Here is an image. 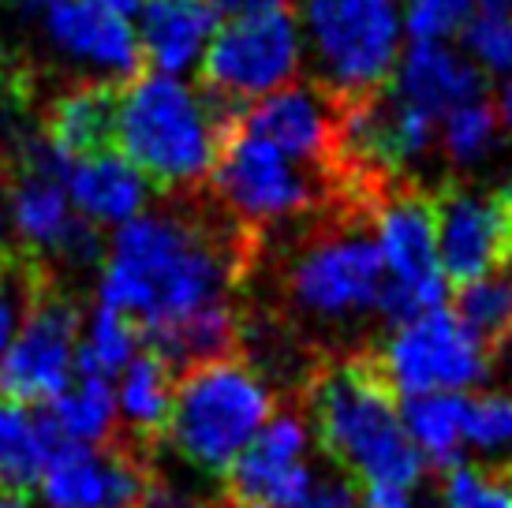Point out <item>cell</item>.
<instances>
[{
  "instance_id": "cell-45",
  "label": "cell",
  "mask_w": 512,
  "mask_h": 508,
  "mask_svg": "<svg viewBox=\"0 0 512 508\" xmlns=\"http://www.w3.org/2000/svg\"><path fill=\"white\" fill-rule=\"evenodd\" d=\"M27 4H38V8H49V4H57V0H27Z\"/></svg>"
},
{
  "instance_id": "cell-29",
  "label": "cell",
  "mask_w": 512,
  "mask_h": 508,
  "mask_svg": "<svg viewBox=\"0 0 512 508\" xmlns=\"http://www.w3.org/2000/svg\"><path fill=\"white\" fill-rule=\"evenodd\" d=\"M53 277L57 273H53V266L45 258L23 251V247L8 251L4 269H0V363H4V355L12 348V340L19 337V329L27 322L38 292Z\"/></svg>"
},
{
  "instance_id": "cell-21",
  "label": "cell",
  "mask_w": 512,
  "mask_h": 508,
  "mask_svg": "<svg viewBox=\"0 0 512 508\" xmlns=\"http://www.w3.org/2000/svg\"><path fill=\"white\" fill-rule=\"evenodd\" d=\"M68 198L75 202L79 217L94 225H128L131 217H139L150 198L139 169L124 154H98L75 161L68 176Z\"/></svg>"
},
{
  "instance_id": "cell-5",
  "label": "cell",
  "mask_w": 512,
  "mask_h": 508,
  "mask_svg": "<svg viewBox=\"0 0 512 508\" xmlns=\"http://www.w3.org/2000/svg\"><path fill=\"white\" fill-rule=\"evenodd\" d=\"M281 396L251 363L228 359L176 378L165 441L202 475H221L236 464L255 434L273 419Z\"/></svg>"
},
{
  "instance_id": "cell-47",
  "label": "cell",
  "mask_w": 512,
  "mask_h": 508,
  "mask_svg": "<svg viewBox=\"0 0 512 508\" xmlns=\"http://www.w3.org/2000/svg\"><path fill=\"white\" fill-rule=\"evenodd\" d=\"M509 269H512V258H509Z\"/></svg>"
},
{
  "instance_id": "cell-44",
  "label": "cell",
  "mask_w": 512,
  "mask_h": 508,
  "mask_svg": "<svg viewBox=\"0 0 512 508\" xmlns=\"http://www.w3.org/2000/svg\"><path fill=\"white\" fill-rule=\"evenodd\" d=\"M101 4H109V8H116V12L131 15V12H139V4H143V0H101Z\"/></svg>"
},
{
  "instance_id": "cell-15",
  "label": "cell",
  "mask_w": 512,
  "mask_h": 508,
  "mask_svg": "<svg viewBox=\"0 0 512 508\" xmlns=\"http://www.w3.org/2000/svg\"><path fill=\"white\" fill-rule=\"evenodd\" d=\"M311 426L303 400H281L273 419L225 471V494L273 508H299L314 486L307 467Z\"/></svg>"
},
{
  "instance_id": "cell-7",
  "label": "cell",
  "mask_w": 512,
  "mask_h": 508,
  "mask_svg": "<svg viewBox=\"0 0 512 508\" xmlns=\"http://www.w3.org/2000/svg\"><path fill=\"white\" fill-rule=\"evenodd\" d=\"M318 83L348 101L389 90L400 64L397 0H303Z\"/></svg>"
},
{
  "instance_id": "cell-34",
  "label": "cell",
  "mask_w": 512,
  "mask_h": 508,
  "mask_svg": "<svg viewBox=\"0 0 512 508\" xmlns=\"http://www.w3.org/2000/svg\"><path fill=\"white\" fill-rule=\"evenodd\" d=\"M475 0H412L408 4V34L412 42H441L453 30H464Z\"/></svg>"
},
{
  "instance_id": "cell-43",
  "label": "cell",
  "mask_w": 512,
  "mask_h": 508,
  "mask_svg": "<svg viewBox=\"0 0 512 508\" xmlns=\"http://www.w3.org/2000/svg\"><path fill=\"white\" fill-rule=\"evenodd\" d=\"M0 508H27V494H12V490H0Z\"/></svg>"
},
{
  "instance_id": "cell-36",
  "label": "cell",
  "mask_w": 512,
  "mask_h": 508,
  "mask_svg": "<svg viewBox=\"0 0 512 508\" xmlns=\"http://www.w3.org/2000/svg\"><path fill=\"white\" fill-rule=\"evenodd\" d=\"M210 12L217 19H251V15H266V12H288L292 0H206Z\"/></svg>"
},
{
  "instance_id": "cell-46",
  "label": "cell",
  "mask_w": 512,
  "mask_h": 508,
  "mask_svg": "<svg viewBox=\"0 0 512 508\" xmlns=\"http://www.w3.org/2000/svg\"><path fill=\"white\" fill-rule=\"evenodd\" d=\"M4 258H8V247H0V269H4Z\"/></svg>"
},
{
  "instance_id": "cell-33",
  "label": "cell",
  "mask_w": 512,
  "mask_h": 508,
  "mask_svg": "<svg viewBox=\"0 0 512 508\" xmlns=\"http://www.w3.org/2000/svg\"><path fill=\"white\" fill-rule=\"evenodd\" d=\"M464 45L486 71L512 75V15H479L464 23Z\"/></svg>"
},
{
  "instance_id": "cell-12",
  "label": "cell",
  "mask_w": 512,
  "mask_h": 508,
  "mask_svg": "<svg viewBox=\"0 0 512 508\" xmlns=\"http://www.w3.org/2000/svg\"><path fill=\"white\" fill-rule=\"evenodd\" d=\"M434 236L445 284H471L501 273L512 258V184L471 187L445 180L434 191Z\"/></svg>"
},
{
  "instance_id": "cell-18",
  "label": "cell",
  "mask_w": 512,
  "mask_h": 508,
  "mask_svg": "<svg viewBox=\"0 0 512 508\" xmlns=\"http://www.w3.org/2000/svg\"><path fill=\"white\" fill-rule=\"evenodd\" d=\"M393 94L415 105L419 113H427L430 120H445L471 101L490 98L483 71L441 42H412V49L397 64Z\"/></svg>"
},
{
  "instance_id": "cell-6",
  "label": "cell",
  "mask_w": 512,
  "mask_h": 508,
  "mask_svg": "<svg viewBox=\"0 0 512 508\" xmlns=\"http://www.w3.org/2000/svg\"><path fill=\"white\" fill-rule=\"evenodd\" d=\"M206 187L243 228H251L262 240L337 202V191L322 172L299 165L277 146L243 131L221 142Z\"/></svg>"
},
{
  "instance_id": "cell-37",
  "label": "cell",
  "mask_w": 512,
  "mask_h": 508,
  "mask_svg": "<svg viewBox=\"0 0 512 508\" xmlns=\"http://www.w3.org/2000/svg\"><path fill=\"white\" fill-rule=\"evenodd\" d=\"M143 508H210V505H202V501H195V497L172 490L165 479H157L154 486H150V494H146Z\"/></svg>"
},
{
  "instance_id": "cell-20",
  "label": "cell",
  "mask_w": 512,
  "mask_h": 508,
  "mask_svg": "<svg viewBox=\"0 0 512 508\" xmlns=\"http://www.w3.org/2000/svg\"><path fill=\"white\" fill-rule=\"evenodd\" d=\"M135 19L139 49L150 71L157 75H184L202 64L214 42L221 19L206 0H143Z\"/></svg>"
},
{
  "instance_id": "cell-26",
  "label": "cell",
  "mask_w": 512,
  "mask_h": 508,
  "mask_svg": "<svg viewBox=\"0 0 512 508\" xmlns=\"http://www.w3.org/2000/svg\"><path fill=\"white\" fill-rule=\"evenodd\" d=\"M8 202H12V221L23 240V251L38 254V258H45L57 247L75 217L68 187L57 180H42V176H15L12 172Z\"/></svg>"
},
{
  "instance_id": "cell-23",
  "label": "cell",
  "mask_w": 512,
  "mask_h": 508,
  "mask_svg": "<svg viewBox=\"0 0 512 508\" xmlns=\"http://www.w3.org/2000/svg\"><path fill=\"white\" fill-rule=\"evenodd\" d=\"M464 411H468V400L460 393L408 396L400 411L419 456H427V464L441 475L464 464Z\"/></svg>"
},
{
  "instance_id": "cell-41",
  "label": "cell",
  "mask_w": 512,
  "mask_h": 508,
  "mask_svg": "<svg viewBox=\"0 0 512 508\" xmlns=\"http://www.w3.org/2000/svg\"><path fill=\"white\" fill-rule=\"evenodd\" d=\"M210 508H273V505H262V501H240V497H221L217 505H210Z\"/></svg>"
},
{
  "instance_id": "cell-24",
  "label": "cell",
  "mask_w": 512,
  "mask_h": 508,
  "mask_svg": "<svg viewBox=\"0 0 512 508\" xmlns=\"http://www.w3.org/2000/svg\"><path fill=\"white\" fill-rule=\"evenodd\" d=\"M172 393H176L172 370L154 352L135 355L120 378V400H116L120 415H124L120 426L150 445H161L172 415Z\"/></svg>"
},
{
  "instance_id": "cell-1",
  "label": "cell",
  "mask_w": 512,
  "mask_h": 508,
  "mask_svg": "<svg viewBox=\"0 0 512 508\" xmlns=\"http://www.w3.org/2000/svg\"><path fill=\"white\" fill-rule=\"evenodd\" d=\"M262 236L243 228L202 184L165 195L116 228L101 269V303L154 329L191 311L236 303L258 273Z\"/></svg>"
},
{
  "instance_id": "cell-40",
  "label": "cell",
  "mask_w": 512,
  "mask_h": 508,
  "mask_svg": "<svg viewBox=\"0 0 512 508\" xmlns=\"http://www.w3.org/2000/svg\"><path fill=\"white\" fill-rule=\"evenodd\" d=\"M498 116H501V124L512 131V75H509V83H505V90H501V98H498Z\"/></svg>"
},
{
  "instance_id": "cell-17",
  "label": "cell",
  "mask_w": 512,
  "mask_h": 508,
  "mask_svg": "<svg viewBox=\"0 0 512 508\" xmlns=\"http://www.w3.org/2000/svg\"><path fill=\"white\" fill-rule=\"evenodd\" d=\"M139 337L146 352H154L172 370V378L228 359H243V303L240 299L214 303L154 329H139Z\"/></svg>"
},
{
  "instance_id": "cell-16",
  "label": "cell",
  "mask_w": 512,
  "mask_h": 508,
  "mask_svg": "<svg viewBox=\"0 0 512 508\" xmlns=\"http://www.w3.org/2000/svg\"><path fill=\"white\" fill-rule=\"evenodd\" d=\"M45 38L64 60L90 71V79L131 83L143 71V49L131 15L101 0H57L45 8Z\"/></svg>"
},
{
  "instance_id": "cell-10",
  "label": "cell",
  "mask_w": 512,
  "mask_h": 508,
  "mask_svg": "<svg viewBox=\"0 0 512 508\" xmlns=\"http://www.w3.org/2000/svg\"><path fill=\"white\" fill-rule=\"evenodd\" d=\"M299 60H303V38L292 12L232 19L217 27L214 42L202 57L199 86L217 98L251 105L292 83L299 75Z\"/></svg>"
},
{
  "instance_id": "cell-13",
  "label": "cell",
  "mask_w": 512,
  "mask_h": 508,
  "mask_svg": "<svg viewBox=\"0 0 512 508\" xmlns=\"http://www.w3.org/2000/svg\"><path fill=\"white\" fill-rule=\"evenodd\" d=\"M79 325H83L79 299L60 288V277H53L38 292L19 337L12 340L0 363V400L42 408L64 393L75 374Z\"/></svg>"
},
{
  "instance_id": "cell-25",
  "label": "cell",
  "mask_w": 512,
  "mask_h": 508,
  "mask_svg": "<svg viewBox=\"0 0 512 508\" xmlns=\"http://www.w3.org/2000/svg\"><path fill=\"white\" fill-rule=\"evenodd\" d=\"M42 411L49 426L57 430V438L72 445H98L113 438V430L120 426L113 385L109 378H94V374H72L68 389L42 404Z\"/></svg>"
},
{
  "instance_id": "cell-2",
  "label": "cell",
  "mask_w": 512,
  "mask_h": 508,
  "mask_svg": "<svg viewBox=\"0 0 512 508\" xmlns=\"http://www.w3.org/2000/svg\"><path fill=\"white\" fill-rule=\"evenodd\" d=\"M382 288L378 210L359 202L337 198L326 210L288 225V236L273 251L270 314L311 344V329H352L378 311Z\"/></svg>"
},
{
  "instance_id": "cell-22",
  "label": "cell",
  "mask_w": 512,
  "mask_h": 508,
  "mask_svg": "<svg viewBox=\"0 0 512 508\" xmlns=\"http://www.w3.org/2000/svg\"><path fill=\"white\" fill-rule=\"evenodd\" d=\"M60 445L57 430L49 426L45 411L23 408L12 400H0V490L30 494Z\"/></svg>"
},
{
  "instance_id": "cell-38",
  "label": "cell",
  "mask_w": 512,
  "mask_h": 508,
  "mask_svg": "<svg viewBox=\"0 0 512 508\" xmlns=\"http://www.w3.org/2000/svg\"><path fill=\"white\" fill-rule=\"evenodd\" d=\"M367 508H415L404 490H367Z\"/></svg>"
},
{
  "instance_id": "cell-11",
  "label": "cell",
  "mask_w": 512,
  "mask_h": 508,
  "mask_svg": "<svg viewBox=\"0 0 512 508\" xmlns=\"http://www.w3.org/2000/svg\"><path fill=\"white\" fill-rule=\"evenodd\" d=\"M352 101L341 98L318 79H292L281 90L251 101L243 109L240 131L277 146L285 157L311 165L337 191V172L344 154V127ZM341 198V195H337Z\"/></svg>"
},
{
  "instance_id": "cell-3",
  "label": "cell",
  "mask_w": 512,
  "mask_h": 508,
  "mask_svg": "<svg viewBox=\"0 0 512 508\" xmlns=\"http://www.w3.org/2000/svg\"><path fill=\"white\" fill-rule=\"evenodd\" d=\"M307 426L333 464L359 490H412L423 479V456L412 445L378 348L356 344L329 352L303 385Z\"/></svg>"
},
{
  "instance_id": "cell-32",
  "label": "cell",
  "mask_w": 512,
  "mask_h": 508,
  "mask_svg": "<svg viewBox=\"0 0 512 508\" xmlns=\"http://www.w3.org/2000/svg\"><path fill=\"white\" fill-rule=\"evenodd\" d=\"M464 441L486 456H505L501 467H512V393H483L468 400Z\"/></svg>"
},
{
  "instance_id": "cell-31",
  "label": "cell",
  "mask_w": 512,
  "mask_h": 508,
  "mask_svg": "<svg viewBox=\"0 0 512 508\" xmlns=\"http://www.w3.org/2000/svg\"><path fill=\"white\" fill-rule=\"evenodd\" d=\"M441 508H512V467H453L441 486Z\"/></svg>"
},
{
  "instance_id": "cell-9",
  "label": "cell",
  "mask_w": 512,
  "mask_h": 508,
  "mask_svg": "<svg viewBox=\"0 0 512 508\" xmlns=\"http://www.w3.org/2000/svg\"><path fill=\"white\" fill-rule=\"evenodd\" d=\"M157 445L116 426L98 445L60 441L42 471L49 508H143L161 475L154 467Z\"/></svg>"
},
{
  "instance_id": "cell-30",
  "label": "cell",
  "mask_w": 512,
  "mask_h": 508,
  "mask_svg": "<svg viewBox=\"0 0 512 508\" xmlns=\"http://www.w3.org/2000/svg\"><path fill=\"white\" fill-rule=\"evenodd\" d=\"M501 116H498V101L494 98H479L456 109L441 120V150L445 157L460 165V169H471L486 157L494 154V146L501 139Z\"/></svg>"
},
{
  "instance_id": "cell-14",
  "label": "cell",
  "mask_w": 512,
  "mask_h": 508,
  "mask_svg": "<svg viewBox=\"0 0 512 508\" xmlns=\"http://www.w3.org/2000/svg\"><path fill=\"white\" fill-rule=\"evenodd\" d=\"M378 359L397 396L460 393L479 385L490 370V359L445 307L397 325L385 348H378Z\"/></svg>"
},
{
  "instance_id": "cell-27",
  "label": "cell",
  "mask_w": 512,
  "mask_h": 508,
  "mask_svg": "<svg viewBox=\"0 0 512 508\" xmlns=\"http://www.w3.org/2000/svg\"><path fill=\"white\" fill-rule=\"evenodd\" d=\"M453 318L486 359H498L512 344V273H490L453 292Z\"/></svg>"
},
{
  "instance_id": "cell-19",
  "label": "cell",
  "mask_w": 512,
  "mask_h": 508,
  "mask_svg": "<svg viewBox=\"0 0 512 508\" xmlns=\"http://www.w3.org/2000/svg\"><path fill=\"white\" fill-rule=\"evenodd\" d=\"M120 98H124V86L105 83V79H83L68 86L49 101L42 116V135L72 161L113 154L116 135H120Z\"/></svg>"
},
{
  "instance_id": "cell-28",
  "label": "cell",
  "mask_w": 512,
  "mask_h": 508,
  "mask_svg": "<svg viewBox=\"0 0 512 508\" xmlns=\"http://www.w3.org/2000/svg\"><path fill=\"white\" fill-rule=\"evenodd\" d=\"M139 344H143L139 325L131 322L128 314L98 303L90 314V325H86V337L79 340V352H75V374L113 378L139 355Z\"/></svg>"
},
{
  "instance_id": "cell-39",
  "label": "cell",
  "mask_w": 512,
  "mask_h": 508,
  "mask_svg": "<svg viewBox=\"0 0 512 508\" xmlns=\"http://www.w3.org/2000/svg\"><path fill=\"white\" fill-rule=\"evenodd\" d=\"M8 198H12V161L0 150V232H4V213H8Z\"/></svg>"
},
{
  "instance_id": "cell-8",
  "label": "cell",
  "mask_w": 512,
  "mask_h": 508,
  "mask_svg": "<svg viewBox=\"0 0 512 508\" xmlns=\"http://www.w3.org/2000/svg\"><path fill=\"white\" fill-rule=\"evenodd\" d=\"M378 243L385 258V288L378 311L393 325L445 307L449 284L438 266L434 198L423 184H400L378 206Z\"/></svg>"
},
{
  "instance_id": "cell-42",
  "label": "cell",
  "mask_w": 512,
  "mask_h": 508,
  "mask_svg": "<svg viewBox=\"0 0 512 508\" xmlns=\"http://www.w3.org/2000/svg\"><path fill=\"white\" fill-rule=\"evenodd\" d=\"M483 4V15H509L512 0H479Z\"/></svg>"
},
{
  "instance_id": "cell-4",
  "label": "cell",
  "mask_w": 512,
  "mask_h": 508,
  "mask_svg": "<svg viewBox=\"0 0 512 508\" xmlns=\"http://www.w3.org/2000/svg\"><path fill=\"white\" fill-rule=\"evenodd\" d=\"M217 150L221 139L199 86L157 71H139L124 83L116 154L128 157L146 184L161 187L165 195L202 187Z\"/></svg>"
},
{
  "instance_id": "cell-35",
  "label": "cell",
  "mask_w": 512,
  "mask_h": 508,
  "mask_svg": "<svg viewBox=\"0 0 512 508\" xmlns=\"http://www.w3.org/2000/svg\"><path fill=\"white\" fill-rule=\"evenodd\" d=\"M299 508H359V486H352L348 479L314 482Z\"/></svg>"
}]
</instances>
